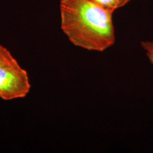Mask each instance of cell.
Here are the masks:
<instances>
[{"label": "cell", "instance_id": "obj_1", "mask_svg": "<svg viewBox=\"0 0 153 153\" xmlns=\"http://www.w3.org/2000/svg\"><path fill=\"white\" fill-rule=\"evenodd\" d=\"M61 28L71 43L103 52L115 43L114 11L93 0H61Z\"/></svg>", "mask_w": 153, "mask_h": 153}, {"label": "cell", "instance_id": "obj_2", "mask_svg": "<svg viewBox=\"0 0 153 153\" xmlns=\"http://www.w3.org/2000/svg\"><path fill=\"white\" fill-rule=\"evenodd\" d=\"M31 88L27 71L16 59L0 68V98L11 100L25 98Z\"/></svg>", "mask_w": 153, "mask_h": 153}, {"label": "cell", "instance_id": "obj_3", "mask_svg": "<svg viewBox=\"0 0 153 153\" xmlns=\"http://www.w3.org/2000/svg\"><path fill=\"white\" fill-rule=\"evenodd\" d=\"M99 5L111 11H114L116 9L126 5L130 0H93Z\"/></svg>", "mask_w": 153, "mask_h": 153}, {"label": "cell", "instance_id": "obj_4", "mask_svg": "<svg viewBox=\"0 0 153 153\" xmlns=\"http://www.w3.org/2000/svg\"><path fill=\"white\" fill-rule=\"evenodd\" d=\"M15 59L10 51L0 44V68Z\"/></svg>", "mask_w": 153, "mask_h": 153}, {"label": "cell", "instance_id": "obj_5", "mask_svg": "<svg viewBox=\"0 0 153 153\" xmlns=\"http://www.w3.org/2000/svg\"><path fill=\"white\" fill-rule=\"evenodd\" d=\"M141 44L142 48L146 51L150 62L153 65V42H141Z\"/></svg>", "mask_w": 153, "mask_h": 153}]
</instances>
